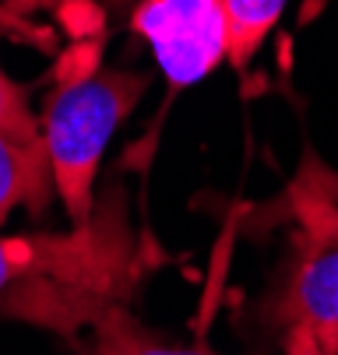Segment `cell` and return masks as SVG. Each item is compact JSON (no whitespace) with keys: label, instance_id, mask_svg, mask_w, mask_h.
<instances>
[{"label":"cell","instance_id":"1","mask_svg":"<svg viewBox=\"0 0 338 355\" xmlns=\"http://www.w3.org/2000/svg\"><path fill=\"white\" fill-rule=\"evenodd\" d=\"M152 74L103 64V39L74 42L57 64L39 116L42 148L50 155L53 190L71 218L85 222L95 208V176L120 123L149 92Z\"/></svg>","mask_w":338,"mask_h":355},{"label":"cell","instance_id":"2","mask_svg":"<svg viewBox=\"0 0 338 355\" xmlns=\"http://www.w3.org/2000/svg\"><path fill=\"white\" fill-rule=\"evenodd\" d=\"M300 229L268 285L257 317L285 334L310 327L338 341V208L324 200H300Z\"/></svg>","mask_w":338,"mask_h":355},{"label":"cell","instance_id":"3","mask_svg":"<svg viewBox=\"0 0 338 355\" xmlns=\"http://www.w3.org/2000/svg\"><path fill=\"white\" fill-rule=\"evenodd\" d=\"M130 28L149 42L166 74L169 98L229 60L226 0H137L130 8Z\"/></svg>","mask_w":338,"mask_h":355},{"label":"cell","instance_id":"4","mask_svg":"<svg viewBox=\"0 0 338 355\" xmlns=\"http://www.w3.org/2000/svg\"><path fill=\"white\" fill-rule=\"evenodd\" d=\"M53 197V169L42 148V134L0 127V225L11 218L15 208L46 215Z\"/></svg>","mask_w":338,"mask_h":355},{"label":"cell","instance_id":"5","mask_svg":"<svg viewBox=\"0 0 338 355\" xmlns=\"http://www.w3.org/2000/svg\"><path fill=\"white\" fill-rule=\"evenodd\" d=\"M71 348L78 355H222L208 345H183L152 331L144 320H137L127 302L103 310L71 341Z\"/></svg>","mask_w":338,"mask_h":355},{"label":"cell","instance_id":"6","mask_svg":"<svg viewBox=\"0 0 338 355\" xmlns=\"http://www.w3.org/2000/svg\"><path fill=\"white\" fill-rule=\"evenodd\" d=\"M289 0H226L229 11V64L247 71L264 39L282 21Z\"/></svg>","mask_w":338,"mask_h":355},{"label":"cell","instance_id":"7","mask_svg":"<svg viewBox=\"0 0 338 355\" xmlns=\"http://www.w3.org/2000/svg\"><path fill=\"white\" fill-rule=\"evenodd\" d=\"M42 261V232L39 236H0V302L25 288Z\"/></svg>","mask_w":338,"mask_h":355},{"label":"cell","instance_id":"8","mask_svg":"<svg viewBox=\"0 0 338 355\" xmlns=\"http://www.w3.org/2000/svg\"><path fill=\"white\" fill-rule=\"evenodd\" d=\"M78 4H85V11H95V21H103L110 11H117V8H134L137 0H4V4H0V11H4V18H8V28L25 32V18H28V15L50 11V8H57V11H74Z\"/></svg>","mask_w":338,"mask_h":355},{"label":"cell","instance_id":"9","mask_svg":"<svg viewBox=\"0 0 338 355\" xmlns=\"http://www.w3.org/2000/svg\"><path fill=\"white\" fill-rule=\"evenodd\" d=\"M8 28V18L0 11V32ZM0 127H11V130H39V116L28 110V92L8 78V71L0 67Z\"/></svg>","mask_w":338,"mask_h":355},{"label":"cell","instance_id":"10","mask_svg":"<svg viewBox=\"0 0 338 355\" xmlns=\"http://www.w3.org/2000/svg\"><path fill=\"white\" fill-rule=\"evenodd\" d=\"M282 355H338V341L310 327H289L282 334Z\"/></svg>","mask_w":338,"mask_h":355}]
</instances>
